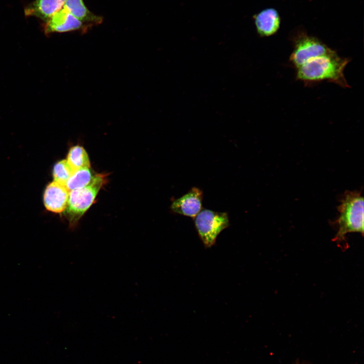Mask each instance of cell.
<instances>
[{"label": "cell", "mask_w": 364, "mask_h": 364, "mask_svg": "<svg viewBox=\"0 0 364 364\" xmlns=\"http://www.w3.org/2000/svg\"><path fill=\"white\" fill-rule=\"evenodd\" d=\"M349 61L348 58L339 56L333 50L312 58L296 68V78L307 85L328 81L343 87H349L344 70Z\"/></svg>", "instance_id": "obj_1"}, {"label": "cell", "mask_w": 364, "mask_h": 364, "mask_svg": "<svg viewBox=\"0 0 364 364\" xmlns=\"http://www.w3.org/2000/svg\"><path fill=\"white\" fill-rule=\"evenodd\" d=\"M337 208L339 216L334 223L338 230L332 241L345 249L348 246L346 240L347 234L363 235V198L358 191H347Z\"/></svg>", "instance_id": "obj_2"}, {"label": "cell", "mask_w": 364, "mask_h": 364, "mask_svg": "<svg viewBox=\"0 0 364 364\" xmlns=\"http://www.w3.org/2000/svg\"><path fill=\"white\" fill-rule=\"evenodd\" d=\"M105 182V174H96L87 186L69 191L65 210L71 224H75L92 206Z\"/></svg>", "instance_id": "obj_3"}, {"label": "cell", "mask_w": 364, "mask_h": 364, "mask_svg": "<svg viewBox=\"0 0 364 364\" xmlns=\"http://www.w3.org/2000/svg\"><path fill=\"white\" fill-rule=\"evenodd\" d=\"M195 228L206 248L213 246L218 235L230 225L226 212L202 209L194 218Z\"/></svg>", "instance_id": "obj_4"}, {"label": "cell", "mask_w": 364, "mask_h": 364, "mask_svg": "<svg viewBox=\"0 0 364 364\" xmlns=\"http://www.w3.org/2000/svg\"><path fill=\"white\" fill-rule=\"evenodd\" d=\"M294 48L290 62L296 68L309 60L329 53L333 50L317 38L299 32L293 39Z\"/></svg>", "instance_id": "obj_5"}, {"label": "cell", "mask_w": 364, "mask_h": 364, "mask_svg": "<svg viewBox=\"0 0 364 364\" xmlns=\"http://www.w3.org/2000/svg\"><path fill=\"white\" fill-rule=\"evenodd\" d=\"M91 27L78 20L63 7L46 22L44 32L47 34L74 31L85 32Z\"/></svg>", "instance_id": "obj_6"}, {"label": "cell", "mask_w": 364, "mask_h": 364, "mask_svg": "<svg viewBox=\"0 0 364 364\" xmlns=\"http://www.w3.org/2000/svg\"><path fill=\"white\" fill-rule=\"evenodd\" d=\"M203 191L193 187L186 194L174 200L171 211L175 213L194 218L202 208Z\"/></svg>", "instance_id": "obj_7"}, {"label": "cell", "mask_w": 364, "mask_h": 364, "mask_svg": "<svg viewBox=\"0 0 364 364\" xmlns=\"http://www.w3.org/2000/svg\"><path fill=\"white\" fill-rule=\"evenodd\" d=\"M69 191L65 185L56 181L50 183L43 194L44 206L54 213H61L66 208Z\"/></svg>", "instance_id": "obj_8"}, {"label": "cell", "mask_w": 364, "mask_h": 364, "mask_svg": "<svg viewBox=\"0 0 364 364\" xmlns=\"http://www.w3.org/2000/svg\"><path fill=\"white\" fill-rule=\"evenodd\" d=\"M258 34L268 37L276 34L281 25V17L278 11L272 8H266L253 16Z\"/></svg>", "instance_id": "obj_9"}, {"label": "cell", "mask_w": 364, "mask_h": 364, "mask_svg": "<svg viewBox=\"0 0 364 364\" xmlns=\"http://www.w3.org/2000/svg\"><path fill=\"white\" fill-rule=\"evenodd\" d=\"M66 0H35L25 9V16H34L45 22L64 6Z\"/></svg>", "instance_id": "obj_10"}, {"label": "cell", "mask_w": 364, "mask_h": 364, "mask_svg": "<svg viewBox=\"0 0 364 364\" xmlns=\"http://www.w3.org/2000/svg\"><path fill=\"white\" fill-rule=\"evenodd\" d=\"M63 7L78 20L91 27L103 22V18L89 11L83 0H66Z\"/></svg>", "instance_id": "obj_11"}, {"label": "cell", "mask_w": 364, "mask_h": 364, "mask_svg": "<svg viewBox=\"0 0 364 364\" xmlns=\"http://www.w3.org/2000/svg\"><path fill=\"white\" fill-rule=\"evenodd\" d=\"M66 160L73 172L81 168H90L88 154L84 148L79 145L70 149Z\"/></svg>", "instance_id": "obj_12"}, {"label": "cell", "mask_w": 364, "mask_h": 364, "mask_svg": "<svg viewBox=\"0 0 364 364\" xmlns=\"http://www.w3.org/2000/svg\"><path fill=\"white\" fill-rule=\"evenodd\" d=\"M95 175L90 168L78 169L72 173L65 186L69 191L82 188L91 183Z\"/></svg>", "instance_id": "obj_13"}, {"label": "cell", "mask_w": 364, "mask_h": 364, "mask_svg": "<svg viewBox=\"0 0 364 364\" xmlns=\"http://www.w3.org/2000/svg\"><path fill=\"white\" fill-rule=\"evenodd\" d=\"M73 172L66 160L59 161L53 167V176L54 181L65 185Z\"/></svg>", "instance_id": "obj_14"}]
</instances>
